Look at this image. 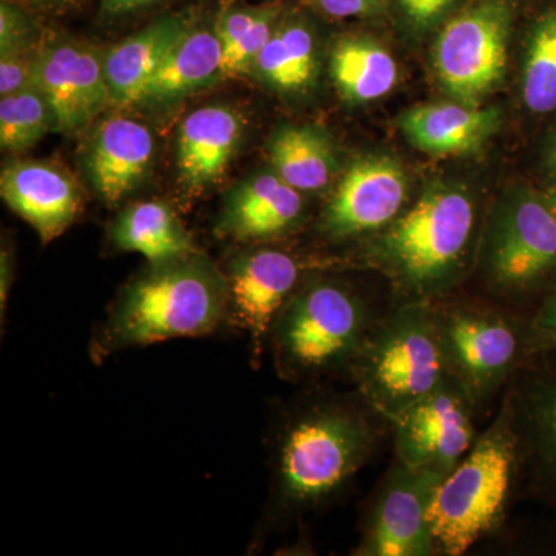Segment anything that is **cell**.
Listing matches in <instances>:
<instances>
[{
	"mask_svg": "<svg viewBox=\"0 0 556 556\" xmlns=\"http://www.w3.org/2000/svg\"><path fill=\"white\" fill-rule=\"evenodd\" d=\"M379 417L362 397L314 402L289 417L274 460L278 508L303 514L339 495L378 447Z\"/></svg>",
	"mask_w": 556,
	"mask_h": 556,
	"instance_id": "obj_1",
	"label": "cell"
},
{
	"mask_svg": "<svg viewBox=\"0 0 556 556\" xmlns=\"http://www.w3.org/2000/svg\"><path fill=\"white\" fill-rule=\"evenodd\" d=\"M229 317L226 278L199 255L152 265L130 281L109 313L97 353L199 338Z\"/></svg>",
	"mask_w": 556,
	"mask_h": 556,
	"instance_id": "obj_2",
	"label": "cell"
},
{
	"mask_svg": "<svg viewBox=\"0 0 556 556\" xmlns=\"http://www.w3.org/2000/svg\"><path fill=\"white\" fill-rule=\"evenodd\" d=\"M348 371L362 401L391 426L448 379L434 306L405 302L376 318Z\"/></svg>",
	"mask_w": 556,
	"mask_h": 556,
	"instance_id": "obj_3",
	"label": "cell"
},
{
	"mask_svg": "<svg viewBox=\"0 0 556 556\" xmlns=\"http://www.w3.org/2000/svg\"><path fill=\"white\" fill-rule=\"evenodd\" d=\"M519 467L518 438L507 394L495 419L444 478L430 507L437 555H466L495 532Z\"/></svg>",
	"mask_w": 556,
	"mask_h": 556,
	"instance_id": "obj_4",
	"label": "cell"
},
{
	"mask_svg": "<svg viewBox=\"0 0 556 556\" xmlns=\"http://www.w3.org/2000/svg\"><path fill=\"white\" fill-rule=\"evenodd\" d=\"M375 320L356 292L313 281L295 289L278 313L268 345L283 378L317 379L350 368Z\"/></svg>",
	"mask_w": 556,
	"mask_h": 556,
	"instance_id": "obj_5",
	"label": "cell"
},
{
	"mask_svg": "<svg viewBox=\"0 0 556 556\" xmlns=\"http://www.w3.org/2000/svg\"><path fill=\"white\" fill-rule=\"evenodd\" d=\"M477 211L466 193L434 189L387 226L379 252L408 302L431 303L452 283L466 260Z\"/></svg>",
	"mask_w": 556,
	"mask_h": 556,
	"instance_id": "obj_6",
	"label": "cell"
},
{
	"mask_svg": "<svg viewBox=\"0 0 556 556\" xmlns=\"http://www.w3.org/2000/svg\"><path fill=\"white\" fill-rule=\"evenodd\" d=\"M434 317L448 375L481 407L521 362V328L506 313L479 306H434Z\"/></svg>",
	"mask_w": 556,
	"mask_h": 556,
	"instance_id": "obj_7",
	"label": "cell"
},
{
	"mask_svg": "<svg viewBox=\"0 0 556 556\" xmlns=\"http://www.w3.org/2000/svg\"><path fill=\"white\" fill-rule=\"evenodd\" d=\"M510 10L504 0H482L445 25L434 47L442 86L477 100L503 78L507 65Z\"/></svg>",
	"mask_w": 556,
	"mask_h": 556,
	"instance_id": "obj_8",
	"label": "cell"
},
{
	"mask_svg": "<svg viewBox=\"0 0 556 556\" xmlns=\"http://www.w3.org/2000/svg\"><path fill=\"white\" fill-rule=\"evenodd\" d=\"M478 407L466 388L448 376L433 393L420 399L391 422L397 463L452 473L477 441Z\"/></svg>",
	"mask_w": 556,
	"mask_h": 556,
	"instance_id": "obj_9",
	"label": "cell"
},
{
	"mask_svg": "<svg viewBox=\"0 0 556 556\" xmlns=\"http://www.w3.org/2000/svg\"><path fill=\"white\" fill-rule=\"evenodd\" d=\"M430 468H413L394 460L372 500L356 555H437L430 507L444 481Z\"/></svg>",
	"mask_w": 556,
	"mask_h": 556,
	"instance_id": "obj_10",
	"label": "cell"
},
{
	"mask_svg": "<svg viewBox=\"0 0 556 556\" xmlns=\"http://www.w3.org/2000/svg\"><path fill=\"white\" fill-rule=\"evenodd\" d=\"M35 86L54 116V129L75 134L113 104L104 54L86 43L51 42L40 49Z\"/></svg>",
	"mask_w": 556,
	"mask_h": 556,
	"instance_id": "obj_11",
	"label": "cell"
},
{
	"mask_svg": "<svg viewBox=\"0 0 556 556\" xmlns=\"http://www.w3.org/2000/svg\"><path fill=\"white\" fill-rule=\"evenodd\" d=\"M225 278L229 317L248 332L252 356L258 361L278 313L299 288L298 260L278 249L241 252L230 262Z\"/></svg>",
	"mask_w": 556,
	"mask_h": 556,
	"instance_id": "obj_12",
	"label": "cell"
},
{
	"mask_svg": "<svg viewBox=\"0 0 556 556\" xmlns=\"http://www.w3.org/2000/svg\"><path fill=\"white\" fill-rule=\"evenodd\" d=\"M555 265V212L522 200L501 215L486 251L489 278L501 294L525 291Z\"/></svg>",
	"mask_w": 556,
	"mask_h": 556,
	"instance_id": "obj_13",
	"label": "cell"
},
{
	"mask_svg": "<svg viewBox=\"0 0 556 556\" xmlns=\"http://www.w3.org/2000/svg\"><path fill=\"white\" fill-rule=\"evenodd\" d=\"M405 199L407 181L394 161H357L328 203L324 229L338 239L376 232L397 218Z\"/></svg>",
	"mask_w": 556,
	"mask_h": 556,
	"instance_id": "obj_14",
	"label": "cell"
},
{
	"mask_svg": "<svg viewBox=\"0 0 556 556\" xmlns=\"http://www.w3.org/2000/svg\"><path fill=\"white\" fill-rule=\"evenodd\" d=\"M0 193L39 233L43 244L61 237L80 211L78 186L60 167L40 161H16L2 170Z\"/></svg>",
	"mask_w": 556,
	"mask_h": 556,
	"instance_id": "obj_15",
	"label": "cell"
},
{
	"mask_svg": "<svg viewBox=\"0 0 556 556\" xmlns=\"http://www.w3.org/2000/svg\"><path fill=\"white\" fill-rule=\"evenodd\" d=\"M153 159V137L138 121L115 116L100 124L87 153V169L97 192L118 204L144 179Z\"/></svg>",
	"mask_w": 556,
	"mask_h": 556,
	"instance_id": "obj_16",
	"label": "cell"
},
{
	"mask_svg": "<svg viewBox=\"0 0 556 556\" xmlns=\"http://www.w3.org/2000/svg\"><path fill=\"white\" fill-rule=\"evenodd\" d=\"M243 135L239 113L225 105H207L189 113L178 131L177 163L190 192L207 188L226 170Z\"/></svg>",
	"mask_w": 556,
	"mask_h": 556,
	"instance_id": "obj_17",
	"label": "cell"
},
{
	"mask_svg": "<svg viewBox=\"0 0 556 556\" xmlns=\"http://www.w3.org/2000/svg\"><path fill=\"white\" fill-rule=\"evenodd\" d=\"M302 211L300 190L277 174H262L233 190L223 212L219 232L237 241L270 239L291 229Z\"/></svg>",
	"mask_w": 556,
	"mask_h": 556,
	"instance_id": "obj_18",
	"label": "cell"
},
{
	"mask_svg": "<svg viewBox=\"0 0 556 556\" xmlns=\"http://www.w3.org/2000/svg\"><path fill=\"white\" fill-rule=\"evenodd\" d=\"M190 30L185 16L164 17L104 53L113 104H138L146 84Z\"/></svg>",
	"mask_w": 556,
	"mask_h": 556,
	"instance_id": "obj_19",
	"label": "cell"
},
{
	"mask_svg": "<svg viewBox=\"0 0 556 556\" xmlns=\"http://www.w3.org/2000/svg\"><path fill=\"white\" fill-rule=\"evenodd\" d=\"M518 438L519 466L530 460L556 485V372L507 393Z\"/></svg>",
	"mask_w": 556,
	"mask_h": 556,
	"instance_id": "obj_20",
	"label": "cell"
},
{
	"mask_svg": "<svg viewBox=\"0 0 556 556\" xmlns=\"http://www.w3.org/2000/svg\"><path fill=\"white\" fill-rule=\"evenodd\" d=\"M121 251L144 255L152 265L197 254L195 244L177 214L160 201H144L121 212L112 228Z\"/></svg>",
	"mask_w": 556,
	"mask_h": 556,
	"instance_id": "obj_21",
	"label": "cell"
},
{
	"mask_svg": "<svg viewBox=\"0 0 556 556\" xmlns=\"http://www.w3.org/2000/svg\"><path fill=\"white\" fill-rule=\"evenodd\" d=\"M496 126L492 110L455 104L422 105L404 118L408 138L433 155H456L479 148Z\"/></svg>",
	"mask_w": 556,
	"mask_h": 556,
	"instance_id": "obj_22",
	"label": "cell"
},
{
	"mask_svg": "<svg viewBox=\"0 0 556 556\" xmlns=\"http://www.w3.org/2000/svg\"><path fill=\"white\" fill-rule=\"evenodd\" d=\"M223 47L217 31L190 30L170 51L141 91L138 104L178 100L222 75Z\"/></svg>",
	"mask_w": 556,
	"mask_h": 556,
	"instance_id": "obj_23",
	"label": "cell"
},
{
	"mask_svg": "<svg viewBox=\"0 0 556 556\" xmlns=\"http://www.w3.org/2000/svg\"><path fill=\"white\" fill-rule=\"evenodd\" d=\"M331 73L340 93L350 101H372L393 89L396 62L378 43L361 38L339 40L332 50Z\"/></svg>",
	"mask_w": 556,
	"mask_h": 556,
	"instance_id": "obj_24",
	"label": "cell"
},
{
	"mask_svg": "<svg viewBox=\"0 0 556 556\" xmlns=\"http://www.w3.org/2000/svg\"><path fill=\"white\" fill-rule=\"evenodd\" d=\"M270 161L278 177L300 192L324 189L334 169L327 139L309 127H285L270 139Z\"/></svg>",
	"mask_w": 556,
	"mask_h": 556,
	"instance_id": "obj_25",
	"label": "cell"
},
{
	"mask_svg": "<svg viewBox=\"0 0 556 556\" xmlns=\"http://www.w3.org/2000/svg\"><path fill=\"white\" fill-rule=\"evenodd\" d=\"M251 68L278 89H303L316 72L313 36L302 25L274 31Z\"/></svg>",
	"mask_w": 556,
	"mask_h": 556,
	"instance_id": "obj_26",
	"label": "cell"
},
{
	"mask_svg": "<svg viewBox=\"0 0 556 556\" xmlns=\"http://www.w3.org/2000/svg\"><path fill=\"white\" fill-rule=\"evenodd\" d=\"M54 129V116L42 91L36 86L7 94L0 100V144L25 150Z\"/></svg>",
	"mask_w": 556,
	"mask_h": 556,
	"instance_id": "obj_27",
	"label": "cell"
},
{
	"mask_svg": "<svg viewBox=\"0 0 556 556\" xmlns=\"http://www.w3.org/2000/svg\"><path fill=\"white\" fill-rule=\"evenodd\" d=\"M522 93L527 108L533 112L556 110V11L540 22L533 35Z\"/></svg>",
	"mask_w": 556,
	"mask_h": 556,
	"instance_id": "obj_28",
	"label": "cell"
},
{
	"mask_svg": "<svg viewBox=\"0 0 556 556\" xmlns=\"http://www.w3.org/2000/svg\"><path fill=\"white\" fill-rule=\"evenodd\" d=\"M276 11L262 10L255 24L230 49L223 51V76H236L252 67L273 36Z\"/></svg>",
	"mask_w": 556,
	"mask_h": 556,
	"instance_id": "obj_29",
	"label": "cell"
},
{
	"mask_svg": "<svg viewBox=\"0 0 556 556\" xmlns=\"http://www.w3.org/2000/svg\"><path fill=\"white\" fill-rule=\"evenodd\" d=\"M39 54L40 49H36L33 42L2 51L0 54V94L2 97L35 86Z\"/></svg>",
	"mask_w": 556,
	"mask_h": 556,
	"instance_id": "obj_30",
	"label": "cell"
},
{
	"mask_svg": "<svg viewBox=\"0 0 556 556\" xmlns=\"http://www.w3.org/2000/svg\"><path fill=\"white\" fill-rule=\"evenodd\" d=\"M31 43L30 24L20 10L10 3L0 7V51L13 50L16 47Z\"/></svg>",
	"mask_w": 556,
	"mask_h": 556,
	"instance_id": "obj_31",
	"label": "cell"
},
{
	"mask_svg": "<svg viewBox=\"0 0 556 556\" xmlns=\"http://www.w3.org/2000/svg\"><path fill=\"white\" fill-rule=\"evenodd\" d=\"M262 10L230 9L219 17L217 31L223 51L230 49L255 24Z\"/></svg>",
	"mask_w": 556,
	"mask_h": 556,
	"instance_id": "obj_32",
	"label": "cell"
},
{
	"mask_svg": "<svg viewBox=\"0 0 556 556\" xmlns=\"http://www.w3.org/2000/svg\"><path fill=\"white\" fill-rule=\"evenodd\" d=\"M327 16L345 20V17L364 16L378 9L379 0H311Z\"/></svg>",
	"mask_w": 556,
	"mask_h": 556,
	"instance_id": "obj_33",
	"label": "cell"
},
{
	"mask_svg": "<svg viewBox=\"0 0 556 556\" xmlns=\"http://www.w3.org/2000/svg\"><path fill=\"white\" fill-rule=\"evenodd\" d=\"M532 329L538 340L556 348V291L547 299L543 309L536 314Z\"/></svg>",
	"mask_w": 556,
	"mask_h": 556,
	"instance_id": "obj_34",
	"label": "cell"
},
{
	"mask_svg": "<svg viewBox=\"0 0 556 556\" xmlns=\"http://www.w3.org/2000/svg\"><path fill=\"white\" fill-rule=\"evenodd\" d=\"M408 16L417 24H427L447 9L452 0H401Z\"/></svg>",
	"mask_w": 556,
	"mask_h": 556,
	"instance_id": "obj_35",
	"label": "cell"
},
{
	"mask_svg": "<svg viewBox=\"0 0 556 556\" xmlns=\"http://www.w3.org/2000/svg\"><path fill=\"white\" fill-rule=\"evenodd\" d=\"M13 262H11V252L2 249V258H0V314L2 320L5 318L7 305H9L11 280H13Z\"/></svg>",
	"mask_w": 556,
	"mask_h": 556,
	"instance_id": "obj_36",
	"label": "cell"
},
{
	"mask_svg": "<svg viewBox=\"0 0 556 556\" xmlns=\"http://www.w3.org/2000/svg\"><path fill=\"white\" fill-rule=\"evenodd\" d=\"M152 0H102V5L109 13H123L148 5Z\"/></svg>",
	"mask_w": 556,
	"mask_h": 556,
	"instance_id": "obj_37",
	"label": "cell"
},
{
	"mask_svg": "<svg viewBox=\"0 0 556 556\" xmlns=\"http://www.w3.org/2000/svg\"><path fill=\"white\" fill-rule=\"evenodd\" d=\"M43 2H46V0H43Z\"/></svg>",
	"mask_w": 556,
	"mask_h": 556,
	"instance_id": "obj_38",
	"label": "cell"
}]
</instances>
